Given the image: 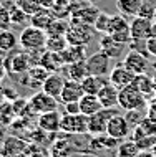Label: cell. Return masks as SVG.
Here are the masks:
<instances>
[{
  "mask_svg": "<svg viewBox=\"0 0 156 157\" xmlns=\"http://www.w3.org/2000/svg\"><path fill=\"white\" fill-rule=\"evenodd\" d=\"M143 2L145 0H116V7L121 15L128 17V18H133V17H136L140 13Z\"/></svg>",
  "mask_w": 156,
  "mask_h": 157,
  "instance_id": "83f0119b",
  "label": "cell"
},
{
  "mask_svg": "<svg viewBox=\"0 0 156 157\" xmlns=\"http://www.w3.org/2000/svg\"><path fill=\"white\" fill-rule=\"evenodd\" d=\"M3 65H5L7 75H27L28 70L33 66V63H32L30 52H27L23 48L22 50L15 48L5 56Z\"/></svg>",
  "mask_w": 156,
  "mask_h": 157,
  "instance_id": "6da1fadb",
  "label": "cell"
},
{
  "mask_svg": "<svg viewBox=\"0 0 156 157\" xmlns=\"http://www.w3.org/2000/svg\"><path fill=\"white\" fill-rule=\"evenodd\" d=\"M148 99L145 98L143 93H140L134 86H125L120 90V94H118V106L125 111H134V109H140L143 111L145 109Z\"/></svg>",
  "mask_w": 156,
  "mask_h": 157,
  "instance_id": "3957f363",
  "label": "cell"
},
{
  "mask_svg": "<svg viewBox=\"0 0 156 157\" xmlns=\"http://www.w3.org/2000/svg\"><path fill=\"white\" fill-rule=\"evenodd\" d=\"M7 75V70H5V65H3V61H0V81L3 79V76Z\"/></svg>",
  "mask_w": 156,
  "mask_h": 157,
  "instance_id": "7dc6e473",
  "label": "cell"
},
{
  "mask_svg": "<svg viewBox=\"0 0 156 157\" xmlns=\"http://www.w3.org/2000/svg\"><path fill=\"white\" fill-rule=\"evenodd\" d=\"M118 94H120V90L116 86H113L111 83H108L98 91L96 96H98L100 103L103 104V108H116L118 106Z\"/></svg>",
  "mask_w": 156,
  "mask_h": 157,
  "instance_id": "44dd1931",
  "label": "cell"
},
{
  "mask_svg": "<svg viewBox=\"0 0 156 157\" xmlns=\"http://www.w3.org/2000/svg\"><path fill=\"white\" fill-rule=\"evenodd\" d=\"M131 131L133 127L131 124L128 122L125 116H120V114H115L111 116V119L108 121V127H106V134L110 137L116 139L118 142L125 141L128 136H131Z\"/></svg>",
  "mask_w": 156,
  "mask_h": 157,
  "instance_id": "ba28073f",
  "label": "cell"
},
{
  "mask_svg": "<svg viewBox=\"0 0 156 157\" xmlns=\"http://www.w3.org/2000/svg\"><path fill=\"white\" fill-rule=\"evenodd\" d=\"M40 65L45 66L50 73H58V71L63 70L65 66V61L62 58V53H57V52H50V50L45 48L43 55L40 58Z\"/></svg>",
  "mask_w": 156,
  "mask_h": 157,
  "instance_id": "d6986e66",
  "label": "cell"
},
{
  "mask_svg": "<svg viewBox=\"0 0 156 157\" xmlns=\"http://www.w3.org/2000/svg\"><path fill=\"white\" fill-rule=\"evenodd\" d=\"M17 5L22 8L28 17H32L33 13H37L40 8H43L40 5V0H17Z\"/></svg>",
  "mask_w": 156,
  "mask_h": 157,
  "instance_id": "d590c367",
  "label": "cell"
},
{
  "mask_svg": "<svg viewBox=\"0 0 156 157\" xmlns=\"http://www.w3.org/2000/svg\"><path fill=\"white\" fill-rule=\"evenodd\" d=\"M68 46V40H66L65 35H55V36H47V43H45V48L50 50V52H57L62 53L63 50Z\"/></svg>",
  "mask_w": 156,
  "mask_h": 157,
  "instance_id": "d6a6232c",
  "label": "cell"
},
{
  "mask_svg": "<svg viewBox=\"0 0 156 157\" xmlns=\"http://www.w3.org/2000/svg\"><path fill=\"white\" fill-rule=\"evenodd\" d=\"M55 18L57 17H55V13L50 8H40L37 13H33L30 17V25H33L37 28H42V30H47Z\"/></svg>",
  "mask_w": 156,
  "mask_h": 157,
  "instance_id": "d4e9b609",
  "label": "cell"
},
{
  "mask_svg": "<svg viewBox=\"0 0 156 157\" xmlns=\"http://www.w3.org/2000/svg\"><path fill=\"white\" fill-rule=\"evenodd\" d=\"M128 46L133 52H138V53L145 55L146 58H151L150 50H148V38H131V41L128 43Z\"/></svg>",
  "mask_w": 156,
  "mask_h": 157,
  "instance_id": "e575fe53",
  "label": "cell"
},
{
  "mask_svg": "<svg viewBox=\"0 0 156 157\" xmlns=\"http://www.w3.org/2000/svg\"><path fill=\"white\" fill-rule=\"evenodd\" d=\"M62 124V114L57 111H50L38 114V129L43 132H58Z\"/></svg>",
  "mask_w": 156,
  "mask_h": 157,
  "instance_id": "5bb4252c",
  "label": "cell"
},
{
  "mask_svg": "<svg viewBox=\"0 0 156 157\" xmlns=\"http://www.w3.org/2000/svg\"><path fill=\"white\" fill-rule=\"evenodd\" d=\"M60 131L66 134H85L88 132V116L78 113V114H68L65 113L62 116Z\"/></svg>",
  "mask_w": 156,
  "mask_h": 157,
  "instance_id": "5b68a950",
  "label": "cell"
},
{
  "mask_svg": "<svg viewBox=\"0 0 156 157\" xmlns=\"http://www.w3.org/2000/svg\"><path fill=\"white\" fill-rule=\"evenodd\" d=\"M126 119H128V122L131 124V127H134V126H138L140 122L143 121V113L140 111V109H134V111H126Z\"/></svg>",
  "mask_w": 156,
  "mask_h": 157,
  "instance_id": "60d3db41",
  "label": "cell"
},
{
  "mask_svg": "<svg viewBox=\"0 0 156 157\" xmlns=\"http://www.w3.org/2000/svg\"><path fill=\"white\" fill-rule=\"evenodd\" d=\"M63 106H65V113H68V114H78L80 113L78 101H77V103H66V104H63Z\"/></svg>",
  "mask_w": 156,
  "mask_h": 157,
  "instance_id": "b9f144b4",
  "label": "cell"
},
{
  "mask_svg": "<svg viewBox=\"0 0 156 157\" xmlns=\"http://www.w3.org/2000/svg\"><path fill=\"white\" fill-rule=\"evenodd\" d=\"M151 152H153L154 157H156V144H154V147H153V149H151Z\"/></svg>",
  "mask_w": 156,
  "mask_h": 157,
  "instance_id": "681fc988",
  "label": "cell"
},
{
  "mask_svg": "<svg viewBox=\"0 0 156 157\" xmlns=\"http://www.w3.org/2000/svg\"><path fill=\"white\" fill-rule=\"evenodd\" d=\"M3 2H5V0H0V5H2V3H3Z\"/></svg>",
  "mask_w": 156,
  "mask_h": 157,
  "instance_id": "816d5d0a",
  "label": "cell"
},
{
  "mask_svg": "<svg viewBox=\"0 0 156 157\" xmlns=\"http://www.w3.org/2000/svg\"><path fill=\"white\" fill-rule=\"evenodd\" d=\"M138 126L141 127V131H143L146 136H150V137H156V121L151 119L150 116H145V117H143V121H141Z\"/></svg>",
  "mask_w": 156,
  "mask_h": 157,
  "instance_id": "74e56055",
  "label": "cell"
},
{
  "mask_svg": "<svg viewBox=\"0 0 156 157\" xmlns=\"http://www.w3.org/2000/svg\"><path fill=\"white\" fill-rule=\"evenodd\" d=\"M131 86H134L140 93H143L146 99H151V98H154V96H156V93H154V81H153V76H148L146 73L134 75Z\"/></svg>",
  "mask_w": 156,
  "mask_h": 157,
  "instance_id": "ac0fdd59",
  "label": "cell"
},
{
  "mask_svg": "<svg viewBox=\"0 0 156 157\" xmlns=\"http://www.w3.org/2000/svg\"><path fill=\"white\" fill-rule=\"evenodd\" d=\"M128 17L125 15H111V35L113 38H115L116 41H120L121 45H128L130 41H131V30H130V22Z\"/></svg>",
  "mask_w": 156,
  "mask_h": 157,
  "instance_id": "9c48e42d",
  "label": "cell"
},
{
  "mask_svg": "<svg viewBox=\"0 0 156 157\" xmlns=\"http://www.w3.org/2000/svg\"><path fill=\"white\" fill-rule=\"evenodd\" d=\"M93 28H95V32L102 33V35H110L111 33V15L100 12V15L96 17V20L93 23Z\"/></svg>",
  "mask_w": 156,
  "mask_h": 157,
  "instance_id": "1f68e13d",
  "label": "cell"
},
{
  "mask_svg": "<svg viewBox=\"0 0 156 157\" xmlns=\"http://www.w3.org/2000/svg\"><path fill=\"white\" fill-rule=\"evenodd\" d=\"M65 81L66 79L63 78V75H60V71H58V73H50L48 78L43 81V84H42V91H45L47 94L58 99L62 94L63 86H65Z\"/></svg>",
  "mask_w": 156,
  "mask_h": 157,
  "instance_id": "e0dca14e",
  "label": "cell"
},
{
  "mask_svg": "<svg viewBox=\"0 0 156 157\" xmlns=\"http://www.w3.org/2000/svg\"><path fill=\"white\" fill-rule=\"evenodd\" d=\"M115 108H103L102 111H98L93 116H88V132L91 136H103L106 134L108 121L111 119V116H115Z\"/></svg>",
  "mask_w": 156,
  "mask_h": 157,
  "instance_id": "52a82bcc",
  "label": "cell"
},
{
  "mask_svg": "<svg viewBox=\"0 0 156 157\" xmlns=\"http://www.w3.org/2000/svg\"><path fill=\"white\" fill-rule=\"evenodd\" d=\"M93 25L88 23H82L77 22V20H71L68 32H66V40H68V45H83L86 46L91 41V36H93Z\"/></svg>",
  "mask_w": 156,
  "mask_h": 157,
  "instance_id": "277c9868",
  "label": "cell"
},
{
  "mask_svg": "<svg viewBox=\"0 0 156 157\" xmlns=\"http://www.w3.org/2000/svg\"><path fill=\"white\" fill-rule=\"evenodd\" d=\"M134 157H154V154L151 151H140Z\"/></svg>",
  "mask_w": 156,
  "mask_h": 157,
  "instance_id": "bcb514c9",
  "label": "cell"
},
{
  "mask_svg": "<svg viewBox=\"0 0 156 157\" xmlns=\"http://www.w3.org/2000/svg\"><path fill=\"white\" fill-rule=\"evenodd\" d=\"M146 116H150L151 119L156 121V96L151 98V103H150V108H148V114Z\"/></svg>",
  "mask_w": 156,
  "mask_h": 157,
  "instance_id": "ee69618b",
  "label": "cell"
},
{
  "mask_svg": "<svg viewBox=\"0 0 156 157\" xmlns=\"http://www.w3.org/2000/svg\"><path fill=\"white\" fill-rule=\"evenodd\" d=\"M78 104H80V113L85 114V116H93V114L103 109V104L100 103L96 94H86L85 93L82 96V99L78 101Z\"/></svg>",
  "mask_w": 156,
  "mask_h": 157,
  "instance_id": "7402d4cb",
  "label": "cell"
},
{
  "mask_svg": "<svg viewBox=\"0 0 156 157\" xmlns=\"http://www.w3.org/2000/svg\"><path fill=\"white\" fill-rule=\"evenodd\" d=\"M10 27H12L10 12H8L3 5H0V32H2V30H8Z\"/></svg>",
  "mask_w": 156,
  "mask_h": 157,
  "instance_id": "ab89813d",
  "label": "cell"
},
{
  "mask_svg": "<svg viewBox=\"0 0 156 157\" xmlns=\"http://www.w3.org/2000/svg\"><path fill=\"white\" fill-rule=\"evenodd\" d=\"M68 27L70 23H66L63 18H55L52 25L47 28V36H55V35H66V32H68Z\"/></svg>",
  "mask_w": 156,
  "mask_h": 157,
  "instance_id": "836d02e7",
  "label": "cell"
},
{
  "mask_svg": "<svg viewBox=\"0 0 156 157\" xmlns=\"http://www.w3.org/2000/svg\"><path fill=\"white\" fill-rule=\"evenodd\" d=\"M154 12H156V2H154V3L143 2V5H141V8H140V13H138L136 17H145V18L153 20V18H154Z\"/></svg>",
  "mask_w": 156,
  "mask_h": 157,
  "instance_id": "f35d334b",
  "label": "cell"
},
{
  "mask_svg": "<svg viewBox=\"0 0 156 157\" xmlns=\"http://www.w3.org/2000/svg\"><path fill=\"white\" fill-rule=\"evenodd\" d=\"M100 15V10L96 8L95 5L85 2L83 7H80L77 12L71 13V20H77V22H82V23H88V25H93L96 17Z\"/></svg>",
  "mask_w": 156,
  "mask_h": 157,
  "instance_id": "ffe728a7",
  "label": "cell"
},
{
  "mask_svg": "<svg viewBox=\"0 0 156 157\" xmlns=\"http://www.w3.org/2000/svg\"><path fill=\"white\" fill-rule=\"evenodd\" d=\"M98 45H100V52H103L108 58H111V60L120 58L121 53H123V48H125V45H121L120 41H116L111 35H102Z\"/></svg>",
  "mask_w": 156,
  "mask_h": 157,
  "instance_id": "2e32d148",
  "label": "cell"
},
{
  "mask_svg": "<svg viewBox=\"0 0 156 157\" xmlns=\"http://www.w3.org/2000/svg\"><path fill=\"white\" fill-rule=\"evenodd\" d=\"M85 94L83 91V86L80 81H73V79H66L65 81V86L62 90V94L58 98L62 104H66V103H77V101L82 99V96Z\"/></svg>",
  "mask_w": 156,
  "mask_h": 157,
  "instance_id": "7c38bea8",
  "label": "cell"
},
{
  "mask_svg": "<svg viewBox=\"0 0 156 157\" xmlns=\"http://www.w3.org/2000/svg\"><path fill=\"white\" fill-rule=\"evenodd\" d=\"M148 60H150V58H146L145 55L130 50V52L125 55L121 65H123L126 70L131 71L133 75H140V73H146V70H148V66H150Z\"/></svg>",
  "mask_w": 156,
  "mask_h": 157,
  "instance_id": "8fae6325",
  "label": "cell"
},
{
  "mask_svg": "<svg viewBox=\"0 0 156 157\" xmlns=\"http://www.w3.org/2000/svg\"><path fill=\"white\" fill-rule=\"evenodd\" d=\"M10 20H12V25H23V23L30 22V17L17 5L14 10L10 12Z\"/></svg>",
  "mask_w": 156,
  "mask_h": 157,
  "instance_id": "8d00e7d4",
  "label": "cell"
},
{
  "mask_svg": "<svg viewBox=\"0 0 156 157\" xmlns=\"http://www.w3.org/2000/svg\"><path fill=\"white\" fill-rule=\"evenodd\" d=\"M62 58H63V61H65V65H70V63H75V61H80V60H86V46L68 45L62 52Z\"/></svg>",
  "mask_w": 156,
  "mask_h": 157,
  "instance_id": "484cf974",
  "label": "cell"
},
{
  "mask_svg": "<svg viewBox=\"0 0 156 157\" xmlns=\"http://www.w3.org/2000/svg\"><path fill=\"white\" fill-rule=\"evenodd\" d=\"M153 81H154V93H156V71H154V75H153Z\"/></svg>",
  "mask_w": 156,
  "mask_h": 157,
  "instance_id": "c3c4849f",
  "label": "cell"
},
{
  "mask_svg": "<svg viewBox=\"0 0 156 157\" xmlns=\"http://www.w3.org/2000/svg\"><path fill=\"white\" fill-rule=\"evenodd\" d=\"M108 78H110V83H111L113 86H116L118 90H121V88L130 86V84L133 83L134 75L130 70H126L123 65H118V66H115L111 71H110Z\"/></svg>",
  "mask_w": 156,
  "mask_h": 157,
  "instance_id": "9a60e30c",
  "label": "cell"
},
{
  "mask_svg": "<svg viewBox=\"0 0 156 157\" xmlns=\"http://www.w3.org/2000/svg\"><path fill=\"white\" fill-rule=\"evenodd\" d=\"M110 83L108 76H95V75H88L85 79L82 81L83 91L86 94H98V91L102 90L105 84Z\"/></svg>",
  "mask_w": 156,
  "mask_h": 157,
  "instance_id": "cb8c5ba5",
  "label": "cell"
},
{
  "mask_svg": "<svg viewBox=\"0 0 156 157\" xmlns=\"http://www.w3.org/2000/svg\"><path fill=\"white\" fill-rule=\"evenodd\" d=\"M28 104H30L32 113L43 114V113H50V111H57L60 101H58L57 98L47 94L45 91H38L33 96L28 98Z\"/></svg>",
  "mask_w": 156,
  "mask_h": 157,
  "instance_id": "8992f818",
  "label": "cell"
},
{
  "mask_svg": "<svg viewBox=\"0 0 156 157\" xmlns=\"http://www.w3.org/2000/svg\"><path fill=\"white\" fill-rule=\"evenodd\" d=\"M18 46V36L8 28V30L0 32V52L10 53L12 50H15Z\"/></svg>",
  "mask_w": 156,
  "mask_h": 157,
  "instance_id": "f546056e",
  "label": "cell"
},
{
  "mask_svg": "<svg viewBox=\"0 0 156 157\" xmlns=\"http://www.w3.org/2000/svg\"><path fill=\"white\" fill-rule=\"evenodd\" d=\"M86 68L88 73L95 76H108L110 75V61L111 58H108L103 52H96L90 56H86Z\"/></svg>",
  "mask_w": 156,
  "mask_h": 157,
  "instance_id": "30bf717a",
  "label": "cell"
},
{
  "mask_svg": "<svg viewBox=\"0 0 156 157\" xmlns=\"http://www.w3.org/2000/svg\"><path fill=\"white\" fill-rule=\"evenodd\" d=\"M27 144L18 137H7L3 139V146H2V154H5L7 157H18L25 151Z\"/></svg>",
  "mask_w": 156,
  "mask_h": 157,
  "instance_id": "4316f807",
  "label": "cell"
},
{
  "mask_svg": "<svg viewBox=\"0 0 156 157\" xmlns=\"http://www.w3.org/2000/svg\"><path fill=\"white\" fill-rule=\"evenodd\" d=\"M140 151L141 149H140V146H138V142L133 141V139H130V141H121L120 142L116 154H118V157H134Z\"/></svg>",
  "mask_w": 156,
  "mask_h": 157,
  "instance_id": "4dcf8cb0",
  "label": "cell"
},
{
  "mask_svg": "<svg viewBox=\"0 0 156 157\" xmlns=\"http://www.w3.org/2000/svg\"><path fill=\"white\" fill-rule=\"evenodd\" d=\"M0 157H7V155L5 154H0Z\"/></svg>",
  "mask_w": 156,
  "mask_h": 157,
  "instance_id": "f907efd6",
  "label": "cell"
},
{
  "mask_svg": "<svg viewBox=\"0 0 156 157\" xmlns=\"http://www.w3.org/2000/svg\"><path fill=\"white\" fill-rule=\"evenodd\" d=\"M55 3H57V0H40V5L43 8H50V10L55 7Z\"/></svg>",
  "mask_w": 156,
  "mask_h": 157,
  "instance_id": "f6af8a7d",
  "label": "cell"
},
{
  "mask_svg": "<svg viewBox=\"0 0 156 157\" xmlns=\"http://www.w3.org/2000/svg\"><path fill=\"white\" fill-rule=\"evenodd\" d=\"M45 43H47V32L37 28L33 25L25 27L18 35V45L27 52H33V50H43Z\"/></svg>",
  "mask_w": 156,
  "mask_h": 157,
  "instance_id": "7a4b0ae2",
  "label": "cell"
},
{
  "mask_svg": "<svg viewBox=\"0 0 156 157\" xmlns=\"http://www.w3.org/2000/svg\"><path fill=\"white\" fill-rule=\"evenodd\" d=\"M148 50L151 56H156V35H151L148 38Z\"/></svg>",
  "mask_w": 156,
  "mask_h": 157,
  "instance_id": "7bdbcfd3",
  "label": "cell"
},
{
  "mask_svg": "<svg viewBox=\"0 0 156 157\" xmlns=\"http://www.w3.org/2000/svg\"><path fill=\"white\" fill-rule=\"evenodd\" d=\"M50 71L47 70L45 66L42 65H33L30 70H28V86L32 88H42V84H43V81L48 78Z\"/></svg>",
  "mask_w": 156,
  "mask_h": 157,
  "instance_id": "f1b7e54d",
  "label": "cell"
},
{
  "mask_svg": "<svg viewBox=\"0 0 156 157\" xmlns=\"http://www.w3.org/2000/svg\"><path fill=\"white\" fill-rule=\"evenodd\" d=\"M62 71H65V73H66V78H68V79L80 81V83H82L83 79L90 75V73H88V68H86V61L85 60H80V61L70 63V65H65Z\"/></svg>",
  "mask_w": 156,
  "mask_h": 157,
  "instance_id": "603a6c76",
  "label": "cell"
},
{
  "mask_svg": "<svg viewBox=\"0 0 156 157\" xmlns=\"http://www.w3.org/2000/svg\"><path fill=\"white\" fill-rule=\"evenodd\" d=\"M153 25L154 22L145 17H133L130 22V30L133 38H150L153 35Z\"/></svg>",
  "mask_w": 156,
  "mask_h": 157,
  "instance_id": "4fadbf2b",
  "label": "cell"
}]
</instances>
